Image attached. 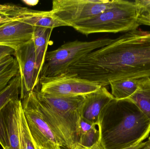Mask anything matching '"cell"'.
I'll use <instances>...</instances> for the list:
<instances>
[{"instance_id":"obj_17","label":"cell","mask_w":150,"mask_h":149,"mask_svg":"<svg viewBox=\"0 0 150 149\" xmlns=\"http://www.w3.org/2000/svg\"><path fill=\"white\" fill-rule=\"evenodd\" d=\"M19 74L18 63L15 57L8 55L0 59V91Z\"/></svg>"},{"instance_id":"obj_30","label":"cell","mask_w":150,"mask_h":149,"mask_svg":"<svg viewBox=\"0 0 150 149\" xmlns=\"http://www.w3.org/2000/svg\"><path fill=\"white\" fill-rule=\"evenodd\" d=\"M147 143H149V144H150V136L149 137V140H148V141H147Z\"/></svg>"},{"instance_id":"obj_20","label":"cell","mask_w":150,"mask_h":149,"mask_svg":"<svg viewBox=\"0 0 150 149\" xmlns=\"http://www.w3.org/2000/svg\"><path fill=\"white\" fill-rule=\"evenodd\" d=\"M95 126L84 134L80 136L78 143L76 146L81 147H89L97 142L102 132V124Z\"/></svg>"},{"instance_id":"obj_12","label":"cell","mask_w":150,"mask_h":149,"mask_svg":"<svg viewBox=\"0 0 150 149\" xmlns=\"http://www.w3.org/2000/svg\"><path fill=\"white\" fill-rule=\"evenodd\" d=\"M114 99L105 87L85 95L81 111V118L98 126L103 124L104 114Z\"/></svg>"},{"instance_id":"obj_2","label":"cell","mask_w":150,"mask_h":149,"mask_svg":"<svg viewBox=\"0 0 150 149\" xmlns=\"http://www.w3.org/2000/svg\"><path fill=\"white\" fill-rule=\"evenodd\" d=\"M37 103L46 120L64 145L74 149L79 140V126L84 95L65 97L40 92L34 89Z\"/></svg>"},{"instance_id":"obj_6","label":"cell","mask_w":150,"mask_h":149,"mask_svg":"<svg viewBox=\"0 0 150 149\" xmlns=\"http://www.w3.org/2000/svg\"><path fill=\"white\" fill-rule=\"evenodd\" d=\"M116 0H54L51 10L62 22L73 27L112 8Z\"/></svg>"},{"instance_id":"obj_28","label":"cell","mask_w":150,"mask_h":149,"mask_svg":"<svg viewBox=\"0 0 150 149\" xmlns=\"http://www.w3.org/2000/svg\"><path fill=\"white\" fill-rule=\"evenodd\" d=\"M10 21V20H9L6 17L0 14V24L2 23L5 22H8V21Z\"/></svg>"},{"instance_id":"obj_9","label":"cell","mask_w":150,"mask_h":149,"mask_svg":"<svg viewBox=\"0 0 150 149\" xmlns=\"http://www.w3.org/2000/svg\"><path fill=\"white\" fill-rule=\"evenodd\" d=\"M0 14L10 21L19 22L33 27L54 29L67 24L58 19L52 10H34L11 3L0 4Z\"/></svg>"},{"instance_id":"obj_7","label":"cell","mask_w":150,"mask_h":149,"mask_svg":"<svg viewBox=\"0 0 150 149\" xmlns=\"http://www.w3.org/2000/svg\"><path fill=\"white\" fill-rule=\"evenodd\" d=\"M21 101L22 108L33 141L42 147L64 145L46 120L37 103L35 90Z\"/></svg>"},{"instance_id":"obj_24","label":"cell","mask_w":150,"mask_h":149,"mask_svg":"<svg viewBox=\"0 0 150 149\" xmlns=\"http://www.w3.org/2000/svg\"><path fill=\"white\" fill-rule=\"evenodd\" d=\"M138 21L140 25H148L150 26V18L138 17Z\"/></svg>"},{"instance_id":"obj_11","label":"cell","mask_w":150,"mask_h":149,"mask_svg":"<svg viewBox=\"0 0 150 149\" xmlns=\"http://www.w3.org/2000/svg\"><path fill=\"white\" fill-rule=\"evenodd\" d=\"M22 102L12 100L0 111V144L3 149H20Z\"/></svg>"},{"instance_id":"obj_27","label":"cell","mask_w":150,"mask_h":149,"mask_svg":"<svg viewBox=\"0 0 150 149\" xmlns=\"http://www.w3.org/2000/svg\"><path fill=\"white\" fill-rule=\"evenodd\" d=\"M23 2L25 4H27V5H29V6H34V5H36L38 4V2L39 1H23Z\"/></svg>"},{"instance_id":"obj_14","label":"cell","mask_w":150,"mask_h":149,"mask_svg":"<svg viewBox=\"0 0 150 149\" xmlns=\"http://www.w3.org/2000/svg\"><path fill=\"white\" fill-rule=\"evenodd\" d=\"M53 29L34 27L32 40L36 54L37 68L40 74L45 62L49 39Z\"/></svg>"},{"instance_id":"obj_15","label":"cell","mask_w":150,"mask_h":149,"mask_svg":"<svg viewBox=\"0 0 150 149\" xmlns=\"http://www.w3.org/2000/svg\"><path fill=\"white\" fill-rule=\"evenodd\" d=\"M126 99L134 103L150 121V78L140 79L136 91Z\"/></svg>"},{"instance_id":"obj_8","label":"cell","mask_w":150,"mask_h":149,"mask_svg":"<svg viewBox=\"0 0 150 149\" xmlns=\"http://www.w3.org/2000/svg\"><path fill=\"white\" fill-rule=\"evenodd\" d=\"M40 92L57 96L84 95L98 90L99 85L66 73L50 78H40Z\"/></svg>"},{"instance_id":"obj_10","label":"cell","mask_w":150,"mask_h":149,"mask_svg":"<svg viewBox=\"0 0 150 149\" xmlns=\"http://www.w3.org/2000/svg\"><path fill=\"white\" fill-rule=\"evenodd\" d=\"M19 66L21 78L20 100L26 98L39 82L36 54L32 39L21 45L15 50V56Z\"/></svg>"},{"instance_id":"obj_22","label":"cell","mask_w":150,"mask_h":149,"mask_svg":"<svg viewBox=\"0 0 150 149\" xmlns=\"http://www.w3.org/2000/svg\"><path fill=\"white\" fill-rule=\"evenodd\" d=\"M74 149H106L102 141V132L100 135L99 138L96 143L89 147H81L76 146Z\"/></svg>"},{"instance_id":"obj_4","label":"cell","mask_w":150,"mask_h":149,"mask_svg":"<svg viewBox=\"0 0 150 149\" xmlns=\"http://www.w3.org/2000/svg\"><path fill=\"white\" fill-rule=\"evenodd\" d=\"M138 14L134 1L116 0L114 5L93 18L76 24V30L87 36L98 33L128 32L138 29Z\"/></svg>"},{"instance_id":"obj_26","label":"cell","mask_w":150,"mask_h":149,"mask_svg":"<svg viewBox=\"0 0 150 149\" xmlns=\"http://www.w3.org/2000/svg\"><path fill=\"white\" fill-rule=\"evenodd\" d=\"M34 143L36 149H62L61 147H59V146H56V147H53V148H46V147H42V146L35 143L34 142Z\"/></svg>"},{"instance_id":"obj_23","label":"cell","mask_w":150,"mask_h":149,"mask_svg":"<svg viewBox=\"0 0 150 149\" xmlns=\"http://www.w3.org/2000/svg\"><path fill=\"white\" fill-rule=\"evenodd\" d=\"M15 50L11 47L0 45V59L8 55L15 56Z\"/></svg>"},{"instance_id":"obj_3","label":"cell","mask_w":150,"mask_h":149,"mask_svg":"<svg viewBox=\"0 0 150 149\" xmlns=\"http://www.w3.org/2000/svg\"><path fill=\"white\" fill-rule=\"evenodd\" d=\"M111 125L102 132L106 149H122L143 142L150 134V121L127 99H114L110 106Z\"/></svg>"},{"instance_id":"obj_19","label":"cell","mask_w":150,"mask_h":149,"mask_svg":"<svg viewBox=\"0 0 150 149\" xmlns=\"http://www.w3.org/2000/svg\"><path fill=\"white\" fill-rule=\"evenodd\" d=\"M20 149H36L22 108L20 129Z\"/></svg>"},{"instance_id":"obj_29","label":"cell","mask_w":150,"mask_h":149,"mask_svg":"<svg viewBox=\"0 0 150 149\" xmlns=\"http://www.w3.org/2000/svg\"><path fill=\"white\" fill-rule=\"evenodd\" d=\"M144 149H150V144L148 143L147 142V145H146V147Z\"/></svg>"},{"instance_id":"obj_25","label":"cell","mask_w":150,"mask_h":149,"mask_svg":"<svg viewBox=\"0 0 150 149\" xmlns=\"http://www.w3.org/2000/svg\"><path fill=\"white\" fill-rule=\"evenodd\" d=\"M146 145H147V142H143L134 146H130V147L122 149H144L146 147Z\"/></svg>"},{"instance_id":"obj_13","label":"cell","mask_w":150,"mask_h":149,"mask_svg":"<svg viewBox=\"0 0 150 149\" xmlns=\"http://www.w3.org/2000/svg\"><path fill=\"white\" fill-rule=\"evenodd\" d=\"M34 27L18 22L9 21L0 24V45L16 50L32 39Z\"/></svg>"},{"instance_id":"obj_18","label":"cell","mask_w":150,"mask_h":149,"mask_svg":"<svg viewBox=\"0 0 150 149\" xmlns=\"http://www.w3.org/2000/svg\"><path fill=\"white\" fill-rule=\"evenodd\" d=\"M21 88L20 74L14 78L7 87L0 91V111L12 100L18 99Z\"/></svg>"},{"instance_id":"obj_5","label":"cell","mask_w":150,"mask_h":149,"mask_svg":"<svg viewBox=\"0 0 150 149\" xmlns=\"http://www.w3.org/2000/svg\"><path fill=\"white\" fill-rule=\"evenodd\" d=\"M110 38L91 41L67 42L56 50L47 52L40 73V78H50L65 73L73 63L88 53L112 42Z\"/></svg>"},{"instance_id":"obj_21","label":"cell","mask_w":150,"mask_h":149,"mask_svg":"<svg viewBox=\"0 0 150 149\" xmlns=\"http://www.w3.org/2000/svg\"><path fill=\"white\" fill-rule=\"evenodd\" d=\"M138 17L150 18V0L134 1Z\"/></svg>"},{"instance_id":"obj_1","label":"cell","mask_w":150,"mask_h":149,"mask_svg":"<svg viewBox=\"0 0 150 149\" xmlns=\"http://www.w3.org/2000/svg\"><path fill=\"white\" fill-rule=\"evenodd\" d=\"M68 70L101 87L119 80L150 78V31L126 32L77 60Z\"/></svg>"},{"instance_id":"obj_16","label":"cell","mask_w":150,"mask_h":149,"mask_svg":"<svg viewBox=\"0 0 150 149\" xmlns=\"http://www.w3.org/2000/svg\"><path fill=\"white\" fill-rule=\"evenodd\" d=\"M140 79H125L111 82L112 95L116 100L126 99L135 92L139 85Z\"/></svg>"}]
</instances>
